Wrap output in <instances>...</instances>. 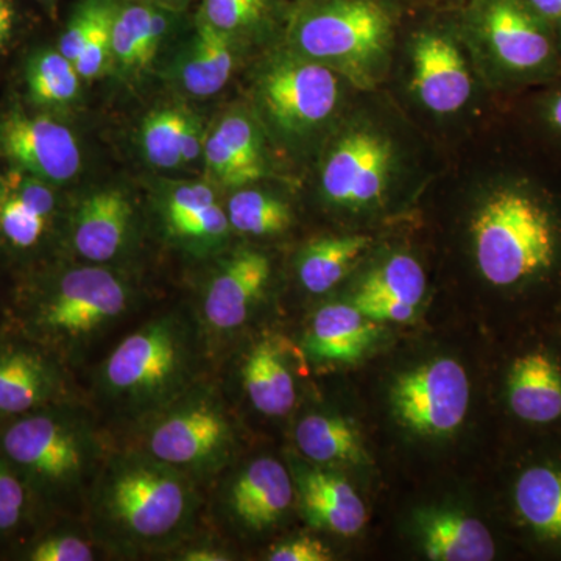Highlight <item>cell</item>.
I'll list each match as a JSON object with an SVG mask.
<instances>
[{
	"instance_id": "cell-1",
	"label": "cell",
	"mask_w": 561,
	"mask_h": 561,
	"mask_svg": "<svg viewBox=\"0 0 561 561\" xmlns=\"http://www.w3.org/2000/svg\"><path fill=\"white\" fill-rule=\"evenodd\" d=\"M92 530L119 552L173 548L191 534L201 508L194 479L150 454H108L87 501Z\"/></svg>"
},
{
	"instance_id": "cell-2",
	"label": "cell",
	"mask_w": 561,
	"mask_h": 561,
	"mask_svg": "<svg viewBox=\"0 0 561 561\" xmlns=\"http://www.w3.org/2000/svg\"><path fill=\"white\" fill-rule=\"evenodd\" d=\"M491 192L472 220L482 278L501 290L561 284V194L518 175Z\"/></svg>"
},
{
	"instance_id": "cell-3",
	"label": "cell",
	"mask_w": 561,
	"mask_h": 561,
	"mask_svg": "<svg viewBox=\"0 0 561 561\" xmlns=\"http://www.w3.org/2000/svg\"><path fill=\"white\" fill-rule=\"evenodd\" d=\"M0 451L22 481L47 505L87 504L108 454L91 416L72 401L11 419Z\"/></svg>"
},
{
	"instance_id": "cell-4",
	"label": "cell",
	"mask_w": 561,
	"mask_h": 561,
	"mask_svg": "<svg viewBox=\"0 0 561 561\" xmlns=\"http://www.w3.org/2000/svg\"><path fill=\"white\" fill-rule=\"evenodd\" d=\"M198 343V331L180 313L147 321L102 362V397L119 411L146 419L197 383Z\"/></svg>"
},
{
	"instance_id": "cell-5",
	"label": "cell",
	"mask_w": 561,
	"mask_h": 561,
	"mask_svg": "<svg viewBox=\"0 0 561 561\" xmlns=\"http://www.w3.org/2000/svg\"><path fill=\"white\" fill-rule=\"evenodd\" d=\"M136 291L108 265L66 268L22 305L25 335L61 360H73L130 313Z\"/></svg>"
},
{
	"instance_id": "cell-6",
	"label": "cell",
	"mask_w": 561,
	"mask_h": 561,
	"mask_svg": "<svg viewBox=\"0 0 561 561\" xmlns=\"http://www.w3.org/2000/svg\"><path fill=\"white\" fill-rule=\"evenodd\" d=\"M232 443L234 431L219 397L195 383L144 419L139 449L201 481L227 463Z\"/></svg>"
},
{
	"instance_id": "cell-7",
	"label": "cell",
	"mask_w": 561,
	"mask_h": 561,
	"mask_svg": "<svg viewBox=\"0 0 561 561\" xmlns=\"http://www.w3.org/2000/svg\"><path fill=\"white\" fill-rule=\"evenodd\" d=\"M391 21L373 0H327L302 11L291 44L302 58L341 70L359 84L387 57Z\"/></svg>"
},
{
	"instance_id": "cell-8",
	"label": "cell",
	"mask_w": 561,
	"mask_h": 561,
	"mask_svg": "<svg viewBox=\"0 0 561 561\" xmlns=\"http://www.w3.org/2000/svg\"><path fill=\"white\" fill-rule=\"evenodd\" d=\"M481 33L497 68L519 83H549L561 73L556 33L524 0H485Z\"/></svg>"
},
{
	"instance_id": "cell-9",
	"label": "cell",
	"mask_w": 561,
	"mask_h": 561,
	"mask_svg": "<svg viewBox=\"0 0 561 561\" xmlns=\"http://www.w3.org/2000/svg\"><path fill=\"white\" fill-rule=\"evenodd\" d=\"M257 99L283 135H308L330 119L341 101L335 70L300 55L280 58L264 70Z\"/></svg>"
},
{
	"instance_id": "cell-10",
	"label": "cell",
	"mask_w": 561,
	"mask_h": 561,
	"mask_svg": "<svg viewBox=\"0 0 561 561\" xmlns=\"http://www.w3.org/2000/svg\"><path fill=\"white\" fill-rule=\"evenodd\" d=\"M391 401L408 430L442 437L463 424L470 405V379L459 362L435 359L398 378Z\"/></svg>"
},
{
	"instance_id": "cell-11",
	"label": "cell",
	"mask_w": 561,
	"mask_h": 561,
	"mask_svg": "<svg viewBox=\"0 0 561 561\" xmlns=\"http://www.w3.org/2000/svg\"><path fill=\"white\" fill-rule=\"evenodd\" d=\"M0 154L13 168L50 184L68 183L81 169L79 139L66 125L22 111L0 119Z\"/></svg>"
},
{
	"instance_id": "cell-12",
	"label": "cell",
	"mask_w": 561,
	"mask_h": 561,
	"mask_svg": "<svg viewBox=\"0 0 561 561\" xmlns=\"http://www.w3.org/2000/svg\"><path fill=\"white\" fill-rule=\"evenodd\" d=\"M389 140L375 131L343 136L328 154L321 171V191L332 205L365 208L382 198L391 169Z\"/></svg>"
},
{
	"instance_id": "cell-13",
	"label": "cell",
	"mask_w": 561,
	"mask_h": 561,
	"mask_svg": "<svg viewBox=\"0 0 561 561\" xmlns=\"http://www.w3.org/2000/svg\"><path fill=\"white\" fill-rule=\"evenodd\" d=\"M513 420L527 430H561V346L537 341L513 354L504 379Z\"/></svg>"
},
{
	"instance_id": "cell-14",
	"label": "cell",
	"mask_w": 561,
	"mask_h": 561,
	"mask_svg": "<svg viewBox=\"0 0 561 561\" xmlns=\"http://www.w3.org/2000/svg\"><path fill=\"white\" fill-rule=\"evenodd\" d=\"M61 362L32 339L0 341V416L16 419L70 401L69 379Z\"/></svg>"
},
{
	"instance_id": "cell-15",
	"label": "cell",
	"mask_w": 561,
	"mask_h": 561,
	"mask_svg": "<svg viewBox=\"0 0 561 561\" xmlns=\"http://www.w3.org/2000/svg\"><path fill=\"white\" fill-rule=\"evenodd\" d=\"M272 278V262L256 250H239L219 262L202 298V323L210 334H228L249 321Z\"/></svg>"
},
{
	"instance_id": "cell-16",
	"label": "cell",
	"mask_w": 561,
	"mask_h": 561,
	"mask_svg": "<svg viewBox=\"0 0 561 561\" xmlns=\"http://www.w3.org/2000/svg\"><path fill=\"white\" fill-rule=\"evenodd\" d=\"M136 213L122 191L101 190L81 198L69 220V243L88 264L108 265L130 250Z\"/></svg>"
},
{
	"instance_id": "cell-17",
	"label": "cell",
	"mask_w": 561,
	"mask_h": 561,
	"mask_svg": "<svg viewBox=\"0 0 561 561\" xmlns=\"http://www.w3.org/2000/svg\"><path fill=\"white\" fill-rule=\"evenodd\" d=\"M511 507L529 540L561 553V448L524 461L512 479Z\"/></svg>"
},
{
	"instance_id": "cell-18",
	"label": "cell",
	"mask_w": 561,
	"mask_h": 561,
	"mask_svg": "<svg viewBox=\"0 0 561 561\" xmlns=\"http://www.w3.org/2000/svg\"><path fill=\"white\" fill-rule=\"evenodd\" d=\"M160 213L171 241L194 256L216 253L232 231L227 208L208 183L172 184L162 194Z\"/></svg>"
},
{
	"instance_id": "cell-19",
	"label": "cell",
	"mask_w": 561,
	"mask_h": 561,
	"mask_svg": "<svg viewBox=\"0 0 561 561\" xmlns=\"http://www.w3.org/2000/svg\"><path fill=\"white\" fill-rule=\"evenodd\" d=\"M51 186L18 168L0 175V245L27 254L49 241L58 206Z\"/></svg>"
},
{
	"instance_id": "cell-20",
	"label": "cell",
	"mask_w": 561,
	"mask_h": 561,
	"mask_svg": "<svg viewBox=\"0 0 561 561\" xmlns=\"http://www.w3.org/2000/svg\"><path fill=\"white\" fill-rule=\"evenodd\" d=\"M295 500V483L280 461L261 457L232 479L227 511L245 530L264 531L278 524Z\"/></svg>"
},
{
	"instance_id": "cell-21",
	"label": "cell",
	"mask_w": 561,
	"mask_h": 561,
	"mask_svg": "<svg viewBox=\"0 0 561 561\" xmlns=\"http://www.w3.org/2000/svg\"><path fill=\"white\" fill-rule=\"evenodd\" d=\"M413 91L426 108L456 113L467 105L472 84L459 47L446 36L423 33L413 44Z\"/></svg>"
},
{
	"instance_id": "cell-22",
	"label": "cell",
	"mask_w": 561,
	"mask_h": 561,
	"mask_svg": "<svg viewBox=\"0 0 561 561\" xmlns=\"http://www.w3.org/2000/svg\"><path fill=\"white\" fill-rule=\"evenodd\" d=\"M294 483L302 515L312 527L342 537H353L364 529L367 508L342 476L323 468H302Z\"/></svg>"
},
{
	"instance_id": "cell-23",
	"label": "cell",
	"mask_w": 561,
	"mask_h": 561,
	"mask_svg": "<svg viewBox=\"0 0 561 561\" xmlns=\"http://www.w3.org/2000/svg\"><path fill=\"white\" fill-rule=\"evenodd\" d=\"M203 161L210 179L227 187L249 186L265 175L260 131L250 117L231 113L206 136Z\"/></svg>"
},
{
	"instance_id": "cell-24",
	"label": "cell",
	"mask_w": 561,
	"mask_h": 561,
	"mask_svg": "<svg viewBox=\"0 0 561 561\" xmlns=\"http://www.w3.org/2000/svg\"><path fill=\"white\" fill-rule=\"evenodd\" d=\"M206 133L201 119L183 106H164L147 114L139 131L140 149L161 171H180L203 158Z\"/></svg>"
},
{
	"instance_id": "cell-25",
	"label": "cell",
	"mask_w": 561,
	"mask_h": 561,
	"mask_svg": "<svg viewBox=\"0 0 561 561\" xmlns=\"http://www.w3.org/2000/svg\"><path fill=\"white\" fill-rule=\"evenodd\" d=\"M173 80L194 98L217 94L234 68L231 36L198 18L190 43L173 61Z\"/></svg>"
},
{
	"instance_id": "cell-26",
	"label": "cell",
	"mask_w": 561,
	"mask_h": 561,
	"mask_svg": "<svg viewBox=\"0 0 561 561\" xmlns=\"http://www.w3.org/2000/svg\"><path fill=\"white\" fill-rule=\"evenodd\" d=\"M378 334L376 321L367 319L354 305L334 302L313 316L306 334V351L316 360H359Z\"/></svg>"
},
{
	"instance_id": "cell-27",
	"label": "cell",
	"mask_w": 561,
	"mask_h": 561,
	"mask_svg": "<svg viewBox=\"0 0 561 561\" xmlns=\"http://www.w3.org/2000/svg\"><path fill=\"white\" fill-rule=\"evenodd\" d=\"M242 387L251 405L267 416H284L295 408L297 386L287 353L278 339H262L245 354Z\"/></svg>"
},
{
	"instance_id": "cell-28",
	"label": "cell",
	"mask_w": 561,
	"mask_h": 561,
	"mask_svg": "<svg viewBox=\"0 0 561 561\" xmlns=\"http://www.w3.org/2000/svg\"><path fill=\"white\" fill-rule=\"evenodd\" d=\"M421 542L434 561H491L497 553L489 527L463 512L432 511L420 516Z\"/></svg>"
},
{
	"instance_id": "cell-29",
	"label": "cell",
	"mask_w": 561,
	"mask_h": 561,
	"mask_svg": "<svg viewBox=\"0 0 561 561\" xmlns=\"http://www.w3.org/2000/svg\"><path fill=\"white\" fill-rule=\"evenodd\" d=\"M169 32V20L150 5L114 9L111 24V66L124 76H139L153 65Z\"/></svg>"
},
{
	"instance_id": "cell-30",
	"label": "cell",
	"mask_w": 561,
	"mask_h": 561,
	"mask_svg": "<svg viewBox=\"0 0 561 561\" xmlns=\"http://www.w3.org/2000/svg\"><path fill=\"white\" fill-rule=\"evenodd\" d=\"M370 243L371 238L360 234L312 241L298 257L297 272L301 286L309 294H327L348 275Z\"/></svg>"
},
{
	"instance_id": "cell-31",
	"label": "cell",
	"mask_w": 561,
	"mask_h": 561,
	"mask_svg": "<svg viewBox=\"0 0 561 561\" xmlns=\"http://www.w3.org/2000/svg\"><path fill=\"white\" fill-rule=\"evenodd\" d=\"M295 443L302 456L317 465L360 463L365 459L359 434L341 416L306 415L295 427Z\"/></svg>"
},
{
	"instance_id": "cell-32",
	"label": "cell",
	"mask_w": 561,
	"mask_h": 561,
	"mask_svg": "<svg viewBox=\"0 0 561 561\" xmlns=\"http://www.w3.org/2000/svg\"><path fill=\"white\" fill-rule=\"evenodd\" d=\"M81 77L73 62L60 50L36 51L27 62L25 81L33 103L61 110L79 99Z\"/></svg>"
},
{
	"instance_id": "cell-33",
	"label": "cell",
	"mask_w": 561,
	"mask_h": 561,
	"mask_svg": "<svg viewBox=\"0 0 561 561\" xmlns=\"http://www.w3.org/2000/svg\"><path fill=\"white\" fill-rule=\"evenodd\" d=\"M231 230L247 236H273L289 230L290 206L267 192L241 187L228 201Z\"/></svg>"
},
{
	"instance_id": "cell-34",
	"label": "cell",
	"mask_w": 561,
	"mask_h": 561,
	"mask_svg": "<svg viewBox=\"0 0 561 561\" xmlns=\"http://www.w3.org/2000/svg\"><path fill=\"white\" fill-rule=\"evenodd\" d=\"M426 291V275L419 261L408 254H394L365 276L357 297L387 298L419 308Z\"/></svg>"
},
{
	"instance_id": "cell-35",
	"label": "cell",
	"mask_w": 561,
	"mask_h": 561,
	"mask_svg": "<svg viewBox=\"0 0 561 561\" xmlns=\"http://www.w3.org/2000/svg\"><path fill=\"white\" fill-rule=\"evenodd\" d=\"M267 5L268 0H205L198 18L231 36L256 25Z\"/></svg>"
},
{
	"instance_id": "cell-36",
	"label": "cell",
	"mask_w": 561,
	"mask_h": 561,
	"mask_svg": "<svg viewBox=\"0 0 561 561\" xmlns=\"http://www.w3.org/2000/svg\"><path fill=\"white\" fill-rule=\"evenodd\" d=\"M31 490L0 451V538L9 537L25 522Z\"/></svg>"
},
{
	"instance_id": "cell-37",
	"label": "cell",
	"mask_w": 561,
	"mask_h": 561,
	"mask_svg": "<svg viewBox=\"0 0 561 561\" xmlns=\"http://www.w3.org/2000/svg\"><path fill=\"white\" fill-rule=\"evenodd\" d=\"M99 552L94 542L76 534H55L43 538L28 552L32 561H92Z\"/></svg>"
},
{
	"instance_id": "cell-38",
	"label": "cell",
	"mask_w": 561,
	"mask_h": 561,
	"mask_svg": "<svg viewBox=\"0 0 561 561\" xmlns=\"http://www.w3.org/2000/svg\"><path fill=\"white\" fill-rule=\"evenodd\" d=\"M114 9H110L99 21L87 46L81 50L73 66L79 70L83 80L101 77L111 66V24H113Z\"/></svg>"
},
{
	"instance_id": "cell-39",
	"label": "cell",
	"mask_w": 561,
	"mask_h": 561,
	"mask_svg": "<svg viewBox=\"0 0 561 561\" xmlns=\"http://www.w3.org/2000/svg\"><path fill=\"white\" fill-rule=\"evenodd\" d=\"M531 116L549 144L561 151V73L549 81L548 90L540 98L535 99Z\"/></svg>"
},
{
	"instance_id": "cell-40",
	"label": "cell",
	"mask_w": 561,
	"mask_h": 561,
	"mask_svg": "<svg viewBox=\"0 0 561 561\" xmlns=\"http://www.w3.org/2000/svg\"><path fill=\"white\" fill-rule=\"evenodd\" d=\"M271 561H331L334 556L328 546L311 537H297L283 541L268 552Z\"/></svg>"
},
{
	"instance_id": "cell-41",
	"label": "cell",
	"mask_w": 561,
	"mask_h": 561,
	"mask_svg": "<svg viewBox=\"0 0 561 561\" xmlns=\"http://www.w3.org/2000/svg\"><path fill=\"white\" fill-rule=\"evenodd\" d=\"M353 305L371 321H393L405 323L415 317V306L405 302L387 300V298L354 297Z\"/></svg>"
},
{
	"instance_id": "cell-42",
	"label": "cell",
	"mask_w": 561,
	"mask_h": 561,
	"mask_svg": "<svg viewBox=\"0 0 561 561\" xmlns=\"http://www.w3.org/2000/svg\"><path fill=\"white\" fill-rule=\"evenodd\" d=\"M524 2L552 28L561 46V0H524Z\"/></svg>"
},
{
	"instance_id": "cell-43",
	"label": "cell",
	"mask_w": 561,
	"mask_h": 561,
	"mask_svg": "<svg viewBox=\"0 0 561 561\" xmlns=\"http://www.w3.org/2000/svg\"><path fill=\"white\" fill-rule=\"evenodd\" d=\"M14 22H16V11H14L13 2L0 0V54L10 44L14 32Z\"/></svg>"
},
{
	"instance_id": "cell-44",
	"label": "cell",
	"mask_w": 561,
	"mask_h": 561,
	"mask_svg": "<svg viewBox=\"0 0 561 561\" xmlns=\"http://www.w3.org/2000/svg\"><path fill=\"white\" fill-rule=\"evenodd\" d=\"M179 560L184 561H228L227 552L214 548V546H194V548L184 549Z\"/></svg>"
}]
</instances>
